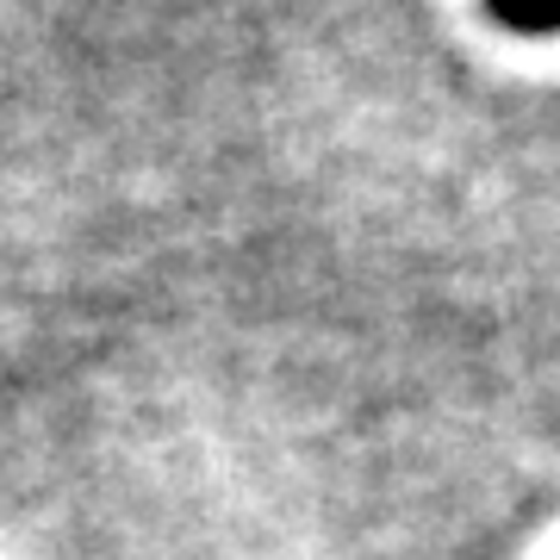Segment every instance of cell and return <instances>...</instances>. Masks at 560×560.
I'll return each mask as SVG.
<instances>
[{
	"mask_svg": "<svg viewBox=\"0 0 560 560\" xmlns=\"http://www.w3.org/2000/svg\"><path fill=\"white\" fill-rule=\"evenodd\" d=\"M486 13L511 32H560V0H486Z\"/></svg>",
	"mask_w": 560,
	"mask_h": 560,
	"instance_id": "cell-1",
	"label": "cell"
}]
</instances>
